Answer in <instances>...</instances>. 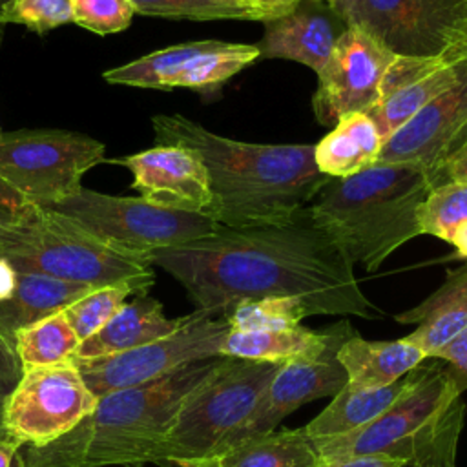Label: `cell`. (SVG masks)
<instances>
[{"label": "cell", "mask_w": 467, "mask_h": 467, "mask_svg": "<svg viewBox=\"0 0 467 467\" xmlns=\"http://www.w3.org/2000/svg\"><path fill=\"white\" fill-rule=\"evenodd\" d=\"M182 467H202V465H199V463H186V465H182Z\"/></svg>", "instance_id": "obj_47"}, {"label": "cell", "mask_w": 467, "mask_h": 467, "mask_svg": "<svg viewBox=\"0 0 467 467\" xmlns=\"http://www.w3.org/2000/svg\"><path fill=\"white\" fill-rule=\"evenodd\" d=\"M24 212V210H22ZM20 212H13V210H5V208H0V243H2V237H4V232L5 228L16 219Z\"/></svg>", "instance_id": "obj_45"}, {"label": "cell", "mask_w": 467, "mask_h": 467, "mask_svg": "<svg viewBox=\"0 0 467 467\" xmlns=\"http://www.w3.org/2000/svg\"><path fill=\"white\" fill-rule=\"evenodd\" d=\"M451 244L454 246V252L458 257H463L467 259V223L460 224L454 234H452V239H451Z\"/></svg>", "instance_id": "obj_43"}, {"label": "cell", "mask_w": 467, "mask_h": 467, "mask_svg": "<svg viewBox=\"0 0 467 467\" xmlns=\"http://www.w3.org/2000/svg\"><path fill=\"white\" fill-rule=\"evenodd\" d=\"M330 337L332 325L321 330L303 325L272 332L228 330L221 345V356L281 365L297 358L319 356L330 343Z\"/></svg>", "instance_id": "obj_26"}, {"label": "cell", "mask_w": 467, "mask_h": 467, "mask_svg": "<svg viewBox=\"0 0 467 467\" xmlns=\"http://www.w3.org/2000/svg\"><path fill=\"white\" fill-rule=\"evenodd\" d=\"M345 20L376 36L396 55L436 57L454 22L456 0H334Z\"/></svg>", "instance_id": "obj_14"}, {"label": "cell", "mask_w": 467, "mask_h": 467, "mask_svg": "<svg viewBox=\"0 0 467 467\" xmlns=\"http://www.w3.org/2000/svg\"><path fill=\"white\" fill-rule=\"evenodd\" d=\"M135 13L188 20H252L241 0H130Z\"/></svg>", "instance_id": "obj_31"}, {"label": "cell", "mask_w": 467, "mask_h": 467, "mask_svg": "<svg viewBox=\"0 0 467 467\" xmlns=\"http://www.w3.org/2000/svg\"><path fill=\"white\" fill-rule=\"evenodd\" d=\"M97 401L75 363L24 368L4 403L2 427L22 447H46L71 432Z\"/></svg>", "instance_id": "obj_10"}, {"label": "cell", "mask_w": 467, "mask_h": 467, "mask_svg": "<svg viewBox=\"0 0 467 467\" xmlns=\"http://www.w3.org/2000/svg\"><path fill=\"white\" fill-rule=\"evenodd\" d=\"M323 2H334V0H323Z\"/></svg>", "instance_id": "obj_48"}, {"label": "cell", "mask_w": 467, "mask_h": 467, "mask_svg": "<svg viewBox=\"0 0 467 467\" xmlns=\"http://www.w3.org/2000/svg\"><path fill=\"white\" fill-rule=\"evenodd\" d=\"M44 208L117 250L146 257L157 248L206 237L221 228L202 213L159 206L142 197L106 195L82 186Z\"/></svg>", "instance_id": "obj_8"}, {"label": "cell", "mask_w": 467, "mask_h": 467, "mask_svg": "<svg viewBox=\"0 0 467 467\" xmlns=\"http://www.w3.org/2000/svg\"><path fill=\"white\" fill-rule=\"evenodd\" d=\"M73 22L97 35L124 31L135 15L130 0H71Z\"/></svg>", "instance_id": "obj_33"}, {"label": "cell", "mask_w": 467, "mask_h": 467, "mask_svg": "<svg viewBox=\"0 0 467 467\" xmlns=\"http://www.w3.org/2000/svg\"><path fill=\"white\" fill-rule=\"evenodd\" d=\"M443 181L467 182V137L443 161L436 177V184Z\"/></svg>", "instance_id": "obj_36"}, {"label": "cell", "mask_w": 467, "mask_h": 467, "mask_svg": "<svg viewBox=\"0 0 467 467\" xmlns=\"http://www.w3.org/2000/svg\"><path fill=\"white\" fill-rule=\"evenodd\" d=\"M394 319L401 325H416L401 339L432 358L447 341L467 328V263L451 270L438 290L420 305L396 314Z\"/></svg>", "instance_id": "obj_21"}, {"label": "cell", "mask_w": 467, "mask_h": 467, "mask_svg": "<svg viewBox=\"0 0 467 467\" xmlns=\"http://www.w3.org/2000/svg\"><path fill=\"white\" fill-rule=\"evenodd\" d=\"M186 319L188 314L168 317L162 305L148 294L135 296L99 332L80 343L75 361H89L133 350L175 332Z\"/></svg>", "instance_id": "obj_20"}, {"label": "cell", "mask_w": 467, "mask_h": 467, "mask_svg": "<svg viewBox=\"0 0 467 467\" xmlns=\"http://www.w3.org/2000/svg\"><path fill=\"white\" fill-rule=\"evenodd\" d=\"M22 445L9 438L7 434H0V467H18Z\"/></svg>", "instance_id": "obj_42"}, {"label": "cell", "mask_w": 467, "mask_h": 467, "mask_svg": "<svg viewBox=\"0 0 467 467\" xmlns=\"http://www.w3.org/2000/svg\"><path fill=\"white\" fill-rule=\"evenodd\" d=\"M73 22L71 0H11L0 13V24L24 26L38 35Z\"/></svg>", "instance_id": "obj_32"}, {"label": "cell", "mask_w": 467, "mask_h": 467, "mask_svg": "<svg viewBox=\"0 0 467 467\" xmlns=\"http://www.w3.org/2000/svg\"><path fill=\"white\" fill-rule=\"evenodd\" d=\"M140 294H148V288L137 283H119L93 288L66 306L64 314L82 343L99 332L119 312L130 296Z\"/></svg>", "instance_id": "obj_29"}, {"label": "cell", "mask_w": 467, "mask_h": 467, "mask_svg": "<svg viewBox=\"0 0 467 467\" xmlns=\"http://www.w3.org/2000/svg\"><path fill=\"white\" fill-rule=\"evenodd\" d=\"M0 257L18 272L42 274L91 288L137 283L150 290L155 281L146 255L117 250L38 206L26 208L5 228Z\"/></svg>", "instance_id": "obj_6"}, {"label": "cell", "mask_w": 467, "mask_h": 467, "mask_svg": "<svg viewBox=\"0 0 467 467\" xmlns=\"http://www.w3.org/2000/svg\"><path fill=\"white\" fill-rule=\"evenodd\" d=\"M22 372L24 368L13 345L0 336V432H4V427H2L4 403L11 394V390L15 389V385L18 383V379L22 378Z\"/></svg>", "instance_id": "obj_35"}, {"label": "cell", "mask_w": 467, "mask_h": 467, "mask_svg": "<svg viewBox=\"0 0 467 467\" xmlns=\"http://www.w3.org/2000/svg\"><path fill=\"white\" fill-rule=\"evenodd\" d=\"M148 259L184 286L195 310L215 317L261 297H296L308 316L383 317L363 294L350 257L306 208L283 223L221 226L212 235L157 248Z\"/></svg>", "instance_id": "obj_1"}, {"label": "cell", "mask_w": 467, "mask_h": 467, "mask_svg": "<svg viewBox=\"0 0 467 467\" xmlns=\"http://www.w3.org/2000/svg\"><path fill=\"white\" fill-rule=\"evenodd\" d=\"M432 188L414 164H374L328 177L306 206L310 217L365 270H378L400 246L421 235L418 210Z\"/></svg>", "instance_id": "obj_4"}, {"label": "cell", "mask_w": 467, "mask_h": 467, "mask_svg": "<svg viewBox=\"0 0 467 467\" xmlns=\"http://www.w3.org/2000/svg\"><path fill=\"white\" fill-rule=\"evenodd\" d=\"M423 359H427V356L403 339L368 341L358 332L337 350V361L345 368L347 385L358 389L394 383Z\"/></svg>", "instance_id": "obj_22"}, {"label": "cell", "mask_w": 467, "mask_h": 467, "mask_svg": "<svg viewBox=\"0 0 467 467\" xmlns=\"http://www.w3.org/2000/svg\"><path fill=\"white\" fill-rule=\"evenodd\" d=\"M186 463H199L202 467H319L321 460L314 441L299 427L254 436L210 458Z\"/></svg>", "instance_id": "obj_23"}, {"label": "cell", "mask_w": 467, "mask_h": 467, "mask_svg": "<svg viewBox=\"0 0 467 467\" xmlns=\"http://www.w3.org/2000/svg\"><path fill=\"white\" fill-rule=\"evenodd\" d=\"M458 64V80L383 142L378 164H414L436 184L443 161L467 137V60Z\"/></svg>", "instance_id": "obj_15"}, {"label": "cell", "mask_w": 467, "mask_h": 467, "mask_svg": "<svg viewBox=\"0 0 467 467\" xmlns=\"http://www.w3.org/2000/svg\"><path fill=\"white\" fill-rule=\"evenodd\" d=\"M425 372V359L385 387L358 389L345 385L337 394L332 396L330 403L312 418L303 429L312 441L337 438L354 432L387 412L398 400L409 394Z\"/></svg>", "instance_id": "obj_19"}, {"label": "cell", "mask_w": 467, "mask_h": 467, "mask_svg": "<svg viewBox=\"0 0 467 467\" xmlns=\"http://www.w3.org/2000/svg\"><path fill=\"white\" fill-rule=\"evenodd\" d=\"M11 0H0V13H2V9L9 4ZM4 33H5V27L0 24V46H2V40H4Z\"/></svg>", "instance_id": "obj_46"}, {"label": "cell", "mask_w": 467, "mask_h": 467, "mask_svg": "<svg viewBox=\"0 0 467 467\" xmlns=\"http://www.w3.org/2000/svg\"><path fill=\"white\" fill-rule=\"evenodd\" d=\"M223 317L228 330L272 332L299 327L308 312L296 297H261L237 303Z\"/></svg>", "instance_id": "obj_28"}, {"label": "cell", "mask_w": 467, "mask_h": 467, "mask_svg": "<svg viewBox=\"0 0 467 467\" xmlns=\"http://www.w3.org/2000/svg\"><path fill=\"white\" fill-rule=\"evenodd\" d=\"M18 270L5 259L0 257V303L9 299L16 288Z\"/></svg>", "instance_id": "obj_40"}, {"label": "cell", "mask_w": 467, "mask_h": 467, "mask_svg": "<svg viewBox=\"0 0 467 467\" xmlns=\"http://www.w3.org/2000/svg\"><path fill=\"white\" fill-rule=\"evenodd\" d=\"M319 467H409L405 460L389 456H359L339 462H321Z\"/></svg>", "instance_id": "obj_39"}, {"label": "cell", "mask_w": 467, "mask_h": 467, "mask_svg": "<svg viewBox=\"0 0 467 467\" xmlns=\"http://www.w3.org/2000/svg\"><path fill=\"white\" fill-rule=\"evenodd\" d=\"M33 204H29L15 188H11L2 177H0V208L5 210H13V212H22L26 208H29Z\"/></svg>", "instance_id": "obj_41"}, {"label": "cell", "mask_w": 467, "mask_h": 467, "mask_svg": "<svg viewBox=\"0 0 467 467\" xmlns=\"http://www.w3.org/2000/svg\"><path fill=\"white\" fill-rule=\"evenodd\" d=\"M383 139L367 113L343 115L334 130L314 144V161L327 177H348L378 162Z\"/></svg>", "instance_id": "obj_24"}, {"label": "cell", "mask_w": 467, "mask_h": 467, "mask_svg": "<svg viewBox=\"0 0 467 467\" xmlns=\"http://www.w3.org/2000/svg\"><path fill=\"white\" fill-rule=\"evenodd\" d=\"M443 62H447V64H458V62H463V60H467V42L463 44V46H460L458 49H454L452 53H449V55H445V57H440Z\"/></svg>", "instance_id": "obj_44"}, {"label": "cell", "mask_w": 467, "mask_h": 467, "mask_svg": "<svg viewBox=\"0 0 467 467\" xmlns=\"http://www.w3.org/2000/svg\"><path fill=\"white\" fill-rule=\"evenodd\" d=\"M396 53L361 27L348 26L317 75L312 97L319 124H336L343 115L367 113L379 99L383 75Z\"/></svg>", "instance_id": "obj_13"}, {"label": "cell", "mask_w": 467, "mask_h": 467, "mask_svg": "<svg viewBox=\"0 0 467 467\" xmlns=\"http://www.w3.org/2000/svg\"><path fill=\"white\" fill-rule=\"evenodd\" d=\"M467 42V0H460L454 15V22L447 33L445 47L438 57H445Z\"/></svg>", "instance_id": "obj_38"}, {"label": "cell", "mask_w": 467, "mask_h": 467, "mask_svg": "<svg viewBox=\"0 0 467 467\" xmlns=\"http://www.w3.org/2000/svg\"><path fill=\"white\" fill-rule=\"evenodd\" d=\"M458 77L460 64H447L438 55H396L383 75L378 102L367 111L383 142Z\"/></svg>", "instance_id": "obj_17"}, {"label": "cell", "mask_w": 467, "mask_h": 467, "mask_svg": "<svg viewBox=\"0 0 467 467\" xmlns=\"http://www.w3.org/2000/svg\"><path fill=\"white\" fill-rule=\"evenodd\" d=\"M432 358L449 363L447 368L462 392L467 390V328L447 341Z\"/></svg>", "instance_id": "obj_34"}, {"label": "cell", "mask_w": 467, "mask_h": 467, "mask_svg": "<svg viewBox=\"0 0 467 467\" xmlns=\"http://www.w3.org/2000/svg\"><path fill=\"white\" fill-rule=\"evenodd\" d=\"M157 144L193 150L213 195L212 219L226 228L283 223L306 208L328 181L314 144H250L221 137L182 115L151 119Z\"/></svg>", "instance_id": "obj_2"}, {"label": "cell", "mask_w": 467, "mask_h": 467, "mask_svg": "<svg viewBox=\"0 0 467 467\" xmlns=\"http://www.w3.org/2000/svg\"><path fill=\"white\" fill-rule=\"evenodd\" d=\"M352 334L356 330L347 319L337 321L332 325L330 343L319 356L281 363L252 414L217 452L243 440L272 432L296 409L337 394L347 385V374L337 361V350Z\"/></svg>", "instance_id": "obj_12"}, {"label": "cell", "mask_w": 467, "mask_h": 467, "mask_svg": "<svg viewBox=\"0 0 467 467\" xmlns=\"http://www.w3.org/2000/svg\"><path fill=\"white\" fill-rule=\"evenodd\" d=\"M15 352L22 368L75 363L80 339L64 310L38 319L15 332Z\"/></svg>", "instance_id": "obj_27"}, {"label": "cell", "mask_w": 467, "mask_h": 467, "mask_svg": "<svg viewBox=\"0 0 467 467\" xmlns=\"http://www.w3.org/2000/svg\"><path fill=\"white\" fill-rule=\"evenodd\" d=\"M265 24L257 44L263 58H286L317 73L348 27L323 0H299L288 13Z\"/></svg>", "instance_id": "obj_18"}, {"label": "cell", "mask_w": 467, "mask_h": 467, "mask_svg": "<svg viewBox=\"0 0 467 467\" xmlns=\"http://www.w3.org/2000/svg\"><path fill=\"white\" fill-rule=\"evenodd\" d=\"M279 363L221 356L213 370L182 400L155 463H186L213 456L246 421Z\"/></svg>", "instance_id": "obj_7"}, {"label": "cell", "mask_w": 467, "mask_h": 467, "mask_svg": "<svg viewBox=\"0 0 467 467\" xmlns=\"http://www.w3.org/2000/svg\"><path fill=\"white\" fill-rule=\"evenodd\" d=\"M228 334L226 319L201 310L171 334L137 347L133 350L89 361H75L84 381L97 398L159 379L184 365L219 358L221 345Z\"/></svg>", "instance_id": "obj_11"}, {"label": "cell", "mask_w": 467, "mask_h": 467, "mask_svg": "<svg viewBox=\"0 0 467 467\" xmlns=\"http://www.w3.org/2000/svg\"><path fill=\"white\" fill-rule=\"evenodd\" d=\"M89 290L93 288L86 285L67 283L42 274L18 272L13 296L0 303V336L13 345L18 328L64 310Z\"/></svg>", "instance_id": "obj_25"}, {"label": "cell", "mask_w": 467, "mask_h": 467, "mask_svg": "<svg viewBox=\"0 0 467 467\" xmlns=\"http://www.w3.org/2000/svg\"><path fill=\"white\" fill-rule=\"evenodd\" d=\"M106 146L62 130L0 133V177L29 204L44 208L77 192L82 175L104 162Z\"/></svg>", "instance_id": "obj_9"}, {"label": "cell", "mask_w": 467, "mask_h": 467, "mask_svg": "<svg viewBox=\"0 0 467 467\" xmlns=\"http://www.w3.org/2000/svg\"><path fill=\"white\" fill-rule=\"evenodd\" d=\"M420 234L451 243L454 230L467 223V182L443 181L431 188L418 210Z\"/></svg>", "instance_id": "obj_30"}, {"label": "cell", "mask_w": 467, "mask_h": 467, "mask_svg": "<svg viewBox=\"0 0 467 467\" xmlns=\"http://www.w3.org/2000/svg\"><path fill=\"white\" fill-rule=\"evenodd\" d=\"M255 22H268L288 13L299 0H241Z\"/></svg>", "instance_id": "obj_37"}, {"label": "cell", "mask_w": 467, "mask_h": 467, "mask_svg": "<svg viewBox=\"0 0 467 467\" xmlns=\"http://www.w3.org/2000/svg\"><path fill=\"white\" fill-rule=\"evenodd\" d=\"M456 2H458V4H460V0H456ZM456 7H458V5H456ZM454 15H456V13H454Z\"/></svg>", "instance_id": "obj_49"}, {"label": "cell", "mask_w": 467, "mask_h": 467, "mask_svg": "<svg viewBox=\"0 0 467 467\" xmlns=\"http://www.w3.org/2000/svg\"><path fill=\"white\" fill-rule=\"evenodd\" d=\"M449 368L427 358L418 385L372 423L314 441L321 462L359 456L400 458L409 467H456L465 403Z\"/></svg>", "instance_id": "obj_5"}, {"label": "cell", "mask_w": 467, "mask_h": 467, "mask_svg": "<svg viewBox=\"0 0 467 467\" xmlns=\"http://www.w3.org/2000/svg\"><path fill=\"white\" fill-rule=\"evenodd\" d=\"M221 358V356H219ZM219 358L184 365L159 379L108 392L71 432L46 447H26L18 467H111L155 463L182 400Z\"/></svg>", "instance_id": "obj_3"}, {"label": "cell", "mask_w": 467, "mask_h": 467, "mask_svg": "<svg viewBox=\"0 0 467 467\" xmlns=\"http://www.w3.org/2000/svg\"><path fill=\"white\" fill-rule=\"evenodd\" d=\"M108 162L131 171V188L142 199L192 213L212 217L213 195L202 159L190 148L155 144L150 150L131 153Z\"/></svg>", "instance_id": "obj_16"}]
</instances>
